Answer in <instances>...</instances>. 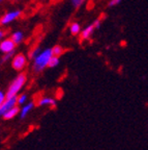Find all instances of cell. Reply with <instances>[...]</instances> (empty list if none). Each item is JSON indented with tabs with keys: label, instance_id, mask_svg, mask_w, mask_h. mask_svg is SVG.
Segmentation results:
<instances>
[{
	"label": "cell",
	"instance_id": "obj_17",
	"mask_svg": "<svg viewBox=\"0 0 148 150\" xmlns=\"http://www.w3.org/2000/svg\"><path fill=\"white\" fill-rule=\"evenodd\" d=\"M39 52H40V49H39L38 47H35L34 49H32L30 51V53H29V57H30V59H34L35 56H36Z\"/></svg>",
	"mask_w": 148,
	"mask_h": 150
},
{
	"label": "cell",
	"instance_id": "obj_13",
	"mask_svg": "<svg viewBox=\"0 0 148 150\" xmlns=\"http://www.w3.org/2000/svg\"><path fill=\"white\" fill-rule=\"evenodd\" d=\"M58 65H59V56L52 55V57L50 59V61H49L48 67L49 68H55Z\"/></svg>",
	"mask_w": 148,
	"mask_h": 150
},
{
	"label": "cell",
	"instance_id": "obj_10",
	"mask_svg": "<svg viewBox=\"0 0 148 150\" xmlns=\"http://www.w3.org/2000/svg\"><path fill=\"white\" fill-rule=\"evenodd\" d=\"M33 106H34V103L33 102H29L23 106V108L21 110V119H24V118L29 114V112L32 110Z\"/></svg>",
	"mask_w": 148,
	"mask_h": 150
},
{
	"label": "cell",
	"instance_id": "obj_21",
	"mask_svg": "<svg viewBox=\"0 0 148 150\" xmlns=\"http://www.w3.org/2000/svg\"><path fill=\"white\" fill-rule=\"evenodd\" d=\"M5 35H6V31L4 29H0V41L3 40V38H4Z\"/></svg>",
	"mask_w": 148,
	"mask_h": 150
},
{
	"label": "cell",
	"instance_id": "obj_9",
	"mask_svg": "<svg viewBox=\"0 0 148 150\" xmlns=\"http://www.w3.org/2000/svg\"><path fill=\"white\" fill-rule=\"evenodd\" d=\"M70 33L72 35H79L81 33V25L77 22H73L70 25Z\"/></svg>",
	"mask_w": 148,
	"mask_h": 150
},
{
	"label": "cell",
	"instance_id": "obj_23",
	"mask_svg": "<svg viewBox=\"0 0 148 150\" xmlns=\"http://www.w3.org/2000/svg\"><path fill=\"white\" fill-rule=\"evenodd\" d=\"M13 1H17V0H13Z\"/></svg>",
	"mask_w": 148,
	"mask_h": 150
},
{
	"label": "cell",
	"instance_id": "obj_5",
	"mask_svg": "<svg viewBox=\"0 0 148 150\" xmlns=\"http://www.w3.org/2000/svg\"><path fill=\"white\" fill-rule=\"evenodd\" d=\"M26 64H27V57L24 53H18L13 57L12 66L16 71L23 70L25 68Z\"/></svg>",
	"mask_w": 148,
	"mask_h": 150
},
{
	"label": "cell",
	"instance_id": "obj_15",
	"mask_svg": "<svg viewBox=\"0 0 148 150\" xmlns=\"http://www.w3.org/2000/svg\"><path fill=\"white\" fill-rule=\"evenodd\" d=\"M85 1H86V0H71L72 5L75 7V8H79L80 6H82Z\"/></svg>",
	"mask_w": 148,
	"mask_h": 150
},
{
	"label": "cell",
	"instance_id": "obj_7",
	"mask_svg": "<svg viewBox=\"0 0 148 150\" xmlns=\"http://www.w3.org/2000/svg\"><path fill=\"white\" fill-rule=\"evenodd\" d=\"M16 103H18V96H13L5 99L3 104L0 106V117H2L4 115V112H6L8 110L16 106Z\"/></svg>",
	"mask_w": 148,
	"mask_h": 150
},
{
	"label": "cell",
	"instance_id": "obj_20",
	"mask_svg": "<svg viewBox=\"0 0 148 150\" xmlns=\"http://www.w3.org/2000/svg\"><path fill=\"white\" fill-rule=\"evenodd\" d=\"M121 2V0H110L109 2V6L112 7V6H116L117 4H119V3Z\"/></svg>",
	"mask_w": 148,
	"mask_h": 150
},
{
	"label": "cell",
	"instance_id": "obj_18",
	"mask_svg": "<svg viewBox=\"0 0 148 150\" xmlns=\"http://www.w3.org/2000/svg\"><path fill=\"white\" fill-rule=\"evenodd\" d=\"M27 101V95L26 94H22L18 97V104H24Z\"/></svg>",
	"mask_w": 148,
	"mask_h": 150
},
{
	"label": "cell",
	"instance_id": "obj_4",
	"mask_svg": "<svg viewBox=\"0 0 148 150\" xmlns=\"http://www.w3.org/2000/svg\"><path fill=\"white\" fill-rule=\"evenodd\" d=\"M21 16H22L21 9H16V11L7 12L3 16L0 17V24L1 25H7V24L16 21L17 19H19Z\"/></svg>",
	"mask_w": 148,
	"mask_h": 150
},
{
	"label": "cell",
	"instance_id": "obj_22",
	"mask_svg": "<svg viewBox=\"0 0 148 150\" xmlns=\"http://www.w3.org/2000/svg\"><path fill=\"white\" fill-rule=\"evenodd\" d=\"M2 1H3V0H0V3H1V2H2Z\"/></svg>",
	"mask_w": 148,
	"mask_h": 150
},
{
	"label": "cell",
	"instance_id": "obj_3",
	"mask_svg": "<svg viewBox=\"0 0 148 150\" xmlns=\"http://www.w3.org/2000/svg\"><path fill=\"white\" fill-rule=\"evenodd\" d=\"M101 23H102V19H97V20H95L93 23H91L90 25H88L87 27L84 28L83 30L81 31V33L79 35L80 41H81V42H84V41L90 40V38L92 37L95 29L100 28Z\"/></svg>",
	"mask_w": 148,
	"mask_h": 150
},
{
	"label": "cell",
	"instance_id": "obj_19",
	"mask_svg": "<svg viewBox=\"0 0 148 150\" xmlns=\"http://www.w3.org/2000/svg\"><path fill=\"white\" fill-rule=\"evenodd\" d=\"M5 99H6V94H4L2 91H0V106L3 104V102L5 101Z\"/></svg>",
	"mask_w": 148,
	"mask_h": 150
},
{
	"label": "cell",
	"instance_id": "obj_2",
	"mask_svg": "<svg viewBox=\"0 0 148 150\" xmlns=\"http://www.w3.org/2000/svg\"><path fill=\"white\" fill-rule=\"evenodd\" d=\"M26 80H27V76L24 73H21L19 74L16 77V79H14V81L10 83L8 90H7L6 93V98H9V97L13 96H17V94L21 91V89L23 88V86L25 84Z\"/></svg>",
	"mask_w": 148,
	"mask_h": 150
},
{
	"label": "cell",
	"instance_id": "obj_6",
	"mask_svg": "<svg viewBox=\"0 0 148 150\" xmlns=\"http://www.w3.org/2000/svg\"><path fill=\"white\" fill-rule=\"evenodd\" d=\"M16 43L10 39H3V40L0 41V51L4 53H8V52L15 51V48H16Z\"/></svg>",
	"mask_w": 148,
	"mask_h": 150
},
{
	"label": "cell",
	"instance_id": "obj_16",
	"mask_svg": "<svg viewBox=\"0 0 148 150\" xmlns=\"http://www.w3.org/2000/svg\"><path fill=\"white\" fill-rule=\"evenodd\" d=\"M15 55V51H12V52H8V53H4V55H3L2 57V61H1V63H5L6 61H8V59H13Z\"/></svg>",
	"mask_w": 148,
	"mask_h": 150
},
{
	"label": "cell",
	"instance_id": "obj_8",
	"mask_svg": "<svg viewBox=\"0 0 148 150\" xmlns=\"http://www.w3.org/2000/svg\"><path fill=\"white\" fill-rule=\"evenodd\" d=\"M19 112H20V108H19L18 106H14V108H12L10 110H7L6 112H4V115L2 116V118L4 120L13 119V118L16 117V116L18 115Z\"/></svg>",
	"mask_w": 148,
	"mask_h": 150
},
{
	"label": "cell",
	"instance_id": "obj_12",
	"mask_svg": "<svg viewBox=\"0 0 148 150\" xmlns=\"http://www.w3.org/2000/svg\"><path fill=\"white\" fill-rule=\"evenodd\" d=\"M37 105L43 106V105H55V100L52 98H49V97H44V98L39 99L38 102H37Z\"/></svg>",
	"mask_w": 148,
	"mask_h": 150
},
{
	"label": "cell",
	"instance_id": "obj_11",
	"mask_svg": "<svg viewBox=\"0 0 148 150\" xmlns=\"http://www.w3.org/2000/svg\"><path fill=\"white\" fill-rule=\"evenodd\" d=\"M12 40L14 41L16 44H20V43L23 41V39H24V35H23V33L22 31H20V30H17V31H15V33H12Z\"/></svg>",
	"mask_w": 148,
	"mask_h": 150
},
{
	"label": "cell",
	"instance_id": "obj_14",
	"mask_svg": "<svg viewBox=\"0 0 148 150\" xmlns=\"http://www.w3.org/2000/svg\"><path fill=\"white\" fill-rule=\"evenodd\" d=\"M52 52H53V55L60 56V55H62V53L64 52V49H63L60 45H56V46H54L53 48H52Z\"/></svg>",
	"mask_w": 148,
	"mask_h": 150
},
{
	"label": "cell",
	"instance_id": "obj_1",
	"mask_svg": "<svg viewBox=\"0 0 148 150\" xmlns=\"http://www.w3.org/2000/svg\"><path fill=\"white\" fill-rule=\"evenodd\" d=\"M52 55H53L52 48H48V49H45L39 52L33 59V70H34V72H42L46 67H48L49 61L52 57Z\"/></svg>",
	"mask_w": 148,
	"mask_h": 150
}]
</instances>
